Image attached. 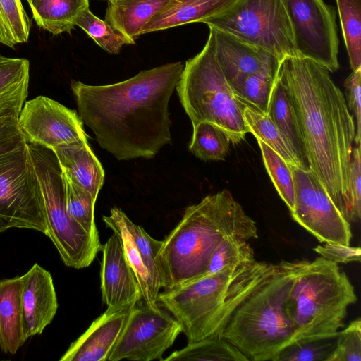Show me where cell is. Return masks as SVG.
Instances as JSON below:
<instances>
[{"instance_id":"45","label":"cell","mask_w":361,"mask_h":361,"mask_svg":"<svg viewBox=\"0 0 361 361\" xmlns=\"http://www.w3.org/2000/svg\"><path fill=\"white\" fill-rule=\"evenodd\" d=\"M106 1H108V0H106Z\"/></svg>"},{"instance_id":"15","label":"cell","mask_w":361,"mask_h":361,"mask_svg":"<svg viewBox=\"0 0 361 361\" xmlns=\"http://www.w3.org/2000/svg\"><path fill=\"white\" fill-rule=\"evenodd\" d=\"M18 126L27 144L54 148L87 140L79 115L44 96L26 102L18 116Z\"/></svg>"},{"instance_id":"6","label":"cell","mask_w":361,"mask_h":361,"mask_svg":"<svg viewBox=\"0 0 361 361\" xmlns=\"http://www.w3.org/2000/svg\"><path fill=\"white\" fill-rule=\"evenodd\" d=\"M262 264L255 260L164 289L158 295L157 304L179 323L188 343L217 336L229 302Z\"/></svg>"},{"instance_id":"32","label":"cell","mask_w":361,"mask_h":361,"mask_svg":"<svg viewBox=\"0 0 361 361\" xmlns=\"http://www.w3.org/2000/svg\"><path fill=\"white\" fill-rule=\"evenodd\" d=\"M350 68H361V0H336Z\"/></svg>"},{"instance_id":"31","label":"cell","mask_w":361,"mask_h":361,"mask_svg":"<svg viewBox=\"0 0 361 361\" xmlns=\"http://www.w3.org/2000/svg\"><path fill=\"white\" fill-rule=\"evenodd\" d=\"M255 260L254 250L249 240L239 236H228L214 250L207 268L201 277L215 274L228 268L250 264Z\"/></svg>"},{"instance_id":"27","label":"cell","mask_w":361,"mask_h":361,"mask_svg":"<svg viewBox=\"0 0 361 361\" xmlns=\"http://www.w3.org/2000/svg\"><path fill=\"white\" fill-rule=\"evenodd\" d=\"M164 361H249L233 345L221 336H214L188 343L176 350Z\"/></svg>"},{"instance_id":"13","label":"cell","mask_w":361,"mask_h":361,"mask_svg":"<svg viewBox=\"0 0 361 361\" xmlns=\"http://www.w3.org/2000/svg\"><path fill=\"white\" fill-rule=\"evenodd\" d=\"M139 302L133 308L108 361L163 360L164 352L182 332L179 323L159 307Z\"/></svg>"},{"instance_id":"8","label":"cell","mask_w":361,"mask_h":361,"mask_svg":"<svg viewBox=\"0 0 361 361\" xmlns=\"http://www.w3.org/2000/svg\"><path fill=\"white\" fill-rule=\"evenodd\" d=\"M43 200L46 235L54 243L64 264L82 269L91 264L102 245L68 213L63 171L51 149L27 144Z\"/></svg>"},{"instance_id":"5","label":"cell","mask_w":361,"mask_h":361,"mask_svg":"<svg viewBox=\"0 0 361 361\" xmlns=\"http://www.w3.org/2000/svg\"><path fill=\"white\" fill-rule=\"evenodd\" d=\"M357 300L353 285L337 263L321 256L307 260L288 298L298 344L336 338L348 307Z\"/></svg>"},{"instance_id":"43","label":"cell","mask_w":361,"mask_h":361,"mask_svg":"<svg viewBox=\"0 0 361 361\" xmlns=\"http://www.w3.org/2000/svg\"><path fill=\"white\" fill-rule=\"evenodd\" d=\"M8 228L9 227L6 224V222L0 218V233L6 231Z\"/></svg>"},{"instance_id":"42","label":"cell","mask_w":361,"mask_h":361,"mask_svg":"<svg viewBox=\"0 0 361 361\" xmlns=\"http://www.w3.org/2000/svg\"><path fill=\"white\" fill-rule=\"evenodd\" d=\"M313 250L324 259L337 264L360 261L361 250L359 247L326 243L316 246Z\"/></svg>"},{"instance_id":"26","label":"cell","mask_w":361,"mask_h":361,"mask_svg":"<svg viewBox=\"0 0 361 361\" xmlns=\"http://www.w3.org/2000/svg\"><path fill=\"white\" fill-rule=\"evenodd\" d=\"M32 18L41 28L58 35L71 33L89 0H29Z\"/></svg>"},{"instance_id":"9","label":"cell","mask_w":361,"mask_h":361,"mask_svg":"<svg viewBox=\"0 0 361 361\" xmlns=\"http://www.w3.org/2000/svg\"><path fill=\"white\" fill-rule=\"evenodd\" d=\"M203 23L261 47L280 60L298 55L282 0H235Z\"/></svg>"},{"instance_id":"36","label":"cell","mask_w":361,"mask_h":361,"mask_svg":"<svg viewBox=\"0 0 361 361\" xmlns=\"http://www.w3.org/2000/svg\"><path fill=\"white\" fill-rule=\"evenodd\" d=\"M76 25L109 54H118L124 45L130 44L123 35L107 22L93 14L89 8L79 16Z\"/></svg>"},{"instance_id":"37","label":"cell","mask_w":361,"mask_h":361,"mask_svg":"<svg viewBox=\"0 0 361 361\" xmlns=\"http://www.w3.org/2000/svg\"><path fill=\"white\" fill-rule=\"evenodd\" d=\"M334 348L326 361H361V319L351 322L336 337Z\"/></svg>"},{"instance_id":"20","label":"cell","mask_w":361,"mask_h":361,"mask_svg":"<svg viewBox=\"0 0 361 361\" xmlns=\"http://www.w3.org/2000/svg\"><path fill=\"white\" fill-rule=\"evenodd\" d=\"M63 174L94 198L104 184V171L87 140L58 146L52 149Z\"/></svg>"},{"instance_id":"38","label":"cell","mask_w":361,"mask_h":361,"mask_svg":"<svg viewBox=\"0 0 361 361\" xmlns=\"http://www.w3.org/2000/svg\"><path fill=\"white\" fill-rule=\"evenodd\" d=\"M322 341H324L291 345L280 354L277 361H326L334 348L335 343H322Z\"/></svg>"},{"instance_id":"16","label":"cell","mask_w":361,"mask_h":361,"mask_svg":"<svg viewBox=\"0 0 361 361\" xmlns=\"http://www.w3.org/2000/svg\"><path fill=\"white\" fill-rule=\"evenodd\" d=\"M101 290L107 308L134 306L142 300L135 274L129 264L121 238L116 233L102 245Z\"/></svg>"},{"instance_id":"1","label":"cell","mask_w":361,"mask_h":361,"mask_svg":"<svg viewBox=\"0 0 361 361\" xmlns=\"http://www.w3.org/2000/svg\"><path fill=\"white\" fill-rule=\"evenodd\" d=\"M183 68L171 62L106 85L72 80L79 116L118 160L152 158L171 142L169 102Z\"/></svg>"},{"instance_id":"33","label":"cell","mask_w":361,"mask_h":361,"mask_svg":"<svg viewBox=\"0 0 361 361\" xmlns=\"http://www.w3.org/2000/svg\"><path fill=\"white\" fill-rule=\"evenodd\" d=\"M31 25L20 0H0V44L14 49L27 42Z\"/></svg>"},{"instance_id":"40","label":"cell","mask_w":361,"mask_h":361,"mask_svg":"<svg viewBox=\"0 0 361 361\" xmlns=\"http://www.w3.org/2000/svg\"><path fill=\"white\" fill-rule=\"evenodd\" d=\"M360 82L361 68L353 73L346 78L344 82L348 99V107L352 111L356 119L355 136L354 142L360 145L361 140V109H360Z\"/></svg>"},{"instance_id":"14","label":"cell","mask_w":361,"mask_h":361,"mask_svg":"<svg viewBox=\"0 0 361 361\" xmlns=\"http://www.w3.org/2000/svg\"><path fill=\"white\" fill-rule=\"evenodd\" d=\"M103 221L120 235L127 260L137 278L143 302L151 307L158 306L157 297L163 281L157 255L162 240L151 237L140 226L133 222L118 207L111 209Z\"/></svg>"},{"instance_id":"12","label":"cell","mask_w":361,"mask_h":361,"mask_svg":"<svg viewBox=\"0 0 361 361\" xmlns=\"http://www.w3.org/2000/svg\"><path fill=\"white\" fill-rule=\"evenodd\" d=\"M295 189L292 218L321 243L350 245V223L342 216L310 170L288 164Z\"/></svg>"},{"instance_id":"24","label":"cell","mask_w":361,"mask_h":361,"mask_svg":"<svg viewBox=\"0 0 361 361\" xmlns=\"http://www.w3.org/2000/svg\"><path fill=\"white\" fill-rule=\"evenodd\" d=\"M267 114L293 151L300 163V168L310 170L305 145L297 116L284 86L277 78L273 87Z\"/></svg>"},{"instance_id":"25","label":"cell","mask_w":361,"mask_h":361,"mask_svg":"<svg viewBox=\"0 0 361 361\" xmlns=\"http://www.w3.org/2000/svg\"><path fill=\"white\" fill-rule=\"evenodd\" d=\"M29 80L27 59L0 55V116H19L28 95Z\"/></svg>"},{"instance_id":"29","label":"cell","mask_w":361,"mask_h":361,"mask_svg":"<svg viewBox=\"0 0 361 361\" xmlns=\"http://www.w3.org/2000/svg\"><path fill=\"white\" fill-rule=\"evenodd\" d=\"M276 75L277 73H256L235 80L230 86L238 99L267 114Z\"/></svg>"},{"instance_id":"19","label":"cell","mask_w":361,"mask_h":361,"mask_svg":"<svg viewBox=\"0 0 361 361\" xmlns=\"http://www.w3.org/2000/svg\"><path fill=\"white\" fill-rule=\"evenodd\" d=\"M25 339L41 334L52 322L58 300L51 274L35 263L22 276Z\"/></svg>"},{"instance_id":"7","label":"cell","mask_w":361,"mask_h":361,"mask_svg":"<svg viewBox=\"0 0 361 361\" xmlns=\"http://www.w3.org/2000/svg\"><path fill=\"white\" fill-rule=\"evenodd\" d=\"M176 89L192 126L200 122L214 123L233 145L250 133L243 116L246 105L233 94L216 59L212 29L202 51L186 61Z\"/></svg>"},{"instance_id":"30","label":"cell","mask_w":361,"mask_h":361,"mask_svg":"<svg viewBox=\"0 0 361 361\" xmlns=\"http://www.w3.org/2000/svg\"><path fill=\"white\" fill-rule=\"evenodd\" d=\"M243 116L250 133L257 140L263 141L288 164L300 167L293 151L267 114L246 106Z\"/></svg>"},{"instance_id":"22","label":"cell","mask_w":361,"mask_h":361,"mask_svg":"<svg viewBox=\"0 0 361 361\" xmlns=\"http://www.w3.org/2000/svg\"><path fill=\"white\" fill-rule=\"evenodd\" d=\"M235 0H169L144 27L142 35L194 23H203Z\"/></svg>"},{"instance_id":"21","label":"cell","mask_w":361,"mask_h":361,"mask_svg":"<svg viewBox=\"0 0 361 361\" xmlns=\"http://www.w3.org/2000/svg\"><path fill=\"white\" fill-rule=\"evenodd\" d=\"M22 291V276L0 280V348L11 355L26 341Z\"/></svg>"},{"instance_id":"11","label":"cell","mask_w":361,"mask_h":361,"mask_svg":"<svg viewBox=\"0 0 361 361\" xmlns=\"http://www.w3.org/2000/svg\"><path fill=\"white\" fill-rule=\"evenodd\" d=\"M299 56L310 59L329 71L339 68V41L334 8L324 0H282Z\"/></svg>"},{"instance_id":"23","label":"cell","mask_w":361,"mask_h":361,"mask_svg":"<svg viewBox=\"0 0 361 361\" xmlns=\"http://www.w3.org/2000/svg\"><path fill=\"white\" fill-rule=\"evenodd\" d=\"M105 21L130 43L142 35L144 27L169 0H108Z\"/></svg>"},{"instance_id":"4","label":"cell","mask_w":361,"mask_h":361,"mask_svg":"<svg viewBox=\"0 0 361 361\" xmlns=\"http://www.w3.org/2000/svg\"><path fill=\"white\" fill-rule=\"evenodd\" d=\"M307 261L274 263L232 311L219 336L252 361H277L283 350L298 344L288 298L295 277Z\"/></svg>"},{"instance_id":"18","label":"cell","mask_w":361,"mask_h":361,"mask_svg":"<svg viewBox=\"0 0 361 361\" xmlns=\"http://www.w3.org/2000/svg\"><path fill=\"white\" fill-rule=\"evenodd\" d=\"M134 306L107 308L70 345L59 360L108 361Z\"/></svg>"},{"instance_id":"3","label":"cell","mask_w":361,"mask_h":361,"mask_svg":"<svg viewBox=\"0 0 361 361\" xmlns=\"http://www.w3.org/2000/svg\"><path fill=\"white\" fill-rule=\"evenodd\" d=\"M258 238L255 221L227 190L188 207L176 226L162 240L157 255L163 288L200 278L219 243L228 236Z\"/></svg>"},{"instance_id":"41","label":"cell","mask_w":361,"mask_h":361,"mask_svg":"<svg viewBox=\"0 0 361 361\" xmlns=\"http://www.w3.org/2000/svg\"><path fill=\"white\" fill-rule=\"evenodd\" d=\"M361 158L360 145L353 148L350 170L351 222L358 221L361 216Z\"/></svg>"},{"instance_id":"2","label":"cell","mask_w":361,"mask_h":361,"mask_svg":"<svg viewBox=\"0 0 361 361\" xmlns=\"http://www.w3.org/2000/svg\"><path fill=\"white\" fill-rule=\"evenodd\" d=\"M276 78L284 86L297 116L310 171L350 223L355 124L343 92L325 67L299 55L281 60Z\"/></svg>"},{"instance_id":"35","label":"cell","mask_w":361,"mask_h":361,"mask_svg":"<svg viewBox=\"0 0 361 361\" xmlns=\"http://www.w3.org/2000/svg\"><path fill=\"white\" fill-rule=\"evenodd\" d=\"M63 176L68 213L87 233L99 237L94 221V205L97 199L71 182L63 173Z\"/></svg>"},{"instance_id":"34","label":"cell","mask_w":361,"mask_h":361,"mask_svg":"<svg viewBox=\"0 0 361 361\" xmlns=\"http://www.w3.org/2000/svg\"><path fill=\"white\" fill-rule=\"evenodd\" d=\"M264 166L279 196L292 212L295 203V189L288 164L261 140H257Z\"/></svg>"},{"instance_id":"10","label":"cell","mask_w":361,"mask_h":361,"mask_svg":"<svg viewBox=\"0 0 361 361\" xmlns=\"http://www.w3.org/2000/svg\"><path fill=\"white\" fill-rule=\"evenodd\" d=\"M0 218L9 228L47 233L42 192L27 145L0 156Z\"/></svg>"},{"instance_id":"28","label":"cell","mask_w":361,"mask_h":361,"mask_svg":"<svg viewBox=\"0 0 361 361\" xmlns=\"http://www.w3.org/2000/svg\"><path fill=\"white\" fill-rule=\"evenodd\" d=\"M228 135L218 126L200 122L193 126L189 150L203 161L224 160L230 149Z\"/></svg>"},{"instance_id":"44","label":"cell","mask_w":361,"mask_h":361,"mask_svg":"<svg viewBox=\"0 0 361 361\" xmlns=\"http://www.w3.org/2000/svg\"><path fill=\"white\" fill-rule=\"evenodd\" d=\"M27 1H29V0H27Z\"/></svg>"},{"instance_id":"17","label":"cell","mask_w":361,"mask_h":361,"mask_svg":"<svg viewBox=\"0 0 361 361\" xmlns=\"http://www.w3.org/2000/svg\"><path fill=\"white\" fill-rule=\"evenodd\" d=\"M209 28L214 34L216 59L229 85L256 73H277L281 60L271 53L227 32Z\"/></svg>"},{"instance_id":"39","label":"cell","mask_w":361,"mask_h":361,"mask_svg":"<svg viewBox=\"0 0 361 361\" xmlns=\"http://www.w3.org/2000/svg\"><path fill=\"white\" fill-rule=\"evenodd\" d=\"M18 126V117L0 116V156L16 151L26 145Z\"/></svg>"}]
</instances>
